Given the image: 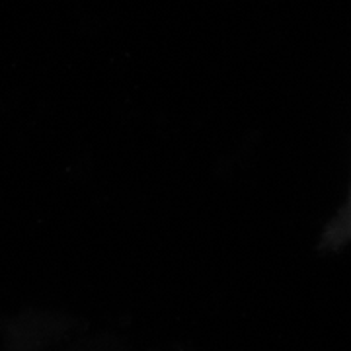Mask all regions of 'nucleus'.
Here are the masks:
<instances>
[{
    "instance_id": "1",
    "label": "nucleus",
    "mask_w": 351,
    "mask_h": 351,
    "mask_svg": "<svg viewBox=\"0 0 351 351\" xmlns=\"http://www.w3.org/2000/svg\"><path fill=\"white\" fill-rule=\"evenodd\" d=\"M351 242V189L348 201L339 209V213L334 217V221L328 225L326 234H324V244L326 246H346Z\"/></svg>"
}]
</instances>
